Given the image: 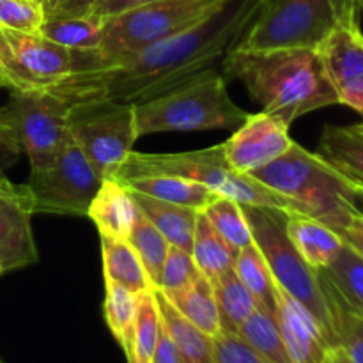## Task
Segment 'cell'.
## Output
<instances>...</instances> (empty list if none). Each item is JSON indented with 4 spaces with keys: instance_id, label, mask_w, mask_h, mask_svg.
<instances>
[{
    "instance_id": "1",
    "label": "cell",
    "mask_w": 363,
    "mask_h": 363,
    "mask_svg": "<svg viewBox=\"0 0 363 363\" xmlns=\"http://www.w3.org/2000/svg\"><path fill=\"white\" fill-rule=\"evenodd\" d=\"M262 0H227L195 27L116 62L74 71L53 94L69 105L87 99L147 101L208 71L240 43L261 9Z\"/></svg>"
},
{
    "instance_id": "2",
    "label": "cell",
    "mask_w": 363,
    "mask_h": 363,
    "mask_svg": "<svg viewBox=\"0 0 363 363\" xmlns=\"http://www.w3.org/2000/svg\"><path fill=\"white\" fill-rule=\"evenodd\" d=\"M222 67L227 82L240 80L262 112L279 117L287 126L315 110L339 105L314 48H233L223 57Z\"/></svg>"
},
{
    "instance_id": "3",
    "label": "cell",
    "mask_w": 363,
    "mask_h": 363,
    "mask_svg": "<svg viewBox=\"0 0 363 363\" xmlns=\"http://www.w3.org/2000/svg\"><path fill=\"white\" fill-rule=\"evenodd\" d=\"M252 176L289 199L296 213L319 220L339 236L358 213L351 181L318 152L296 142L286 155Z\"/></svg>"
},
{
    "instance_id": "4",
    "label": "cell",
    "mask_w": 363,
    "mask_h": 363,
    "mask_svg": "<svg viewBox=\"0 0 363 363\" xmlns=\"http://www.w3.org/2000/svg\"><path fill=\"white\" fill-rule=\"evenodd\" d=\"M152 174L183 176L204 184L216 195L229 197L241 206L273 208L296 213L293 202L255 179L252 174L236 172L223 156L222 144L186 152H137L131 151L117 172L116 179H130Z\"/></svg>"
},
{
    "instance_id": "5",
    "label": "cell",
    "mask_w": 363,
    "mask_h": 363,
    "mask_svg": "<svg viewBox=\"0 0 363 363\" xmlns=\"http://www.w3.org/2000/svg\"><path fill=\"white\" fill-rule=\"evenodd\" d=\"M133 110L138 138L163 131H234L248 117V112L230 99L227 80L216 69L137 103Z\"/></svg>"
},
{
    "instance_id": "6",
    "label": "cell",
    "mask_w": 363,
    "mask_h": 363,
    "mask_svg": "<svg viewBox=\"0 0 363 363\" xmlns=\"http://www.w3.org/2000/svg\"><path fill=\"white\" fill-rule=\"evenodd\" d=\"M227 0H152L105 20L99 66L126 59L155 43L195 27Z\"/></svg>"
},
{
    "instance_id": "7",
    "label": "cell",
    "mask_w": 363,
    "mask_h": 363,
    "mask_svg": "<svg viewBox=\"0 0 363 363\" xmlns=\"http://www.w3.org/2000/svg\"><path fill=\"white\" fill-rule=\"evenodd\" d=\"M252 229V238L264 255L277 286L303 305L321 325L326 339L337 346L333 321L323 291L319 273L303 261L286 233V211L273 208L243 206Z\"/></svg>"
},
{
    "instance_id": "8",
    "label": "cell",
    "mask_w": 363,
    "mask_h": 363,
    "mask_svg": "<svg viewBox=\"0 0 363 363\" xmlns=\"http://www.w3.org/2000/svg\"><path fill=\"white\" fill-rule=\"evenodd\" d=\"M357 0H262L257 16L234 48H314Z\"/></svg>"
},
{
    "instance_id": "9",
    "label": "cell",
    "mask_w": 363,
    "mask_h": 363,
    "mask_svg": "<svg viewBox=\"0 0 363 363\" xmlns=\"http://www.w3.org/2000/svg\"><path fill=\"white\" fill-rule=\"evenodd\" d=\"M69 133L103 181L116 179L138 140L131 103L87 99L71 105Z\"/></svg>"
},
{
    "instance_id": "10",
    "label": "cell",
    "mask_w": 363,
    "mask_h": 363,
    "mask_svg": "<svg viewBox=\"0 0 363 363\" xmlns=\"http://www.w3.org/2000/svg\"><path fill=\"white\" fill-rule=\"evenodd\" d=\"M77 69V50L43 34L0 27V85L9 92H50Z\"/></svg>"
},
{
    "instance_id": "11",
    "label": "cell",
    "mask_w": 363,
    "mask_h": 363,
    "mask_svg": "<svg viewBox=\"0 0 363 363\" xmlns=\"http://www.w3.org/2000/svg\"><path fill=\"white\" fill-rule=\"evenodd\" d=\"M30 172L53 165L64 145L71 140V105L53 92H11L6 105Z\"/></svg>"
},
{
    "instance_id": "12",
    "label": "cell",
    "mask_w": 363,
    "mask_h": 363,
    "mask_svg": "<svg viewBox=\"0 0 363 363\" xmlns=\"http://www.w3.org/2000/svg\"><path fill=\"white\" fill-rule=\"evenodd\" d=\"M101 183L92 163L71 138L53 165L41 172H30L25 184L34 199L35 213L87 216Z\"/></svg>"
},
{
    "instance_id": "13",
    "label": "cell",
    "mask_w": 363,
    "mask_h": 363,
    "mask_svg": "<svg viewBox=\"0 0 363 363\" xmlns=\"http://www.w3.org/2000/svg\"><path fill=\"white\" fill-rule=\"evenodd\" d=\"M318 52L339 105L363 116V30L358 0L347 7Z\"/></svg>"
},
{
    "instance_id": "14",
    "label": "cell",
    "mask_w": 363,
    "mask_h": 363,
    "mask_svg": "<svg viewBox=\"0 0 363 363\" xmlns=\"http://www.w3.org/2000/svg\"><path fill=\"white\" fill-rule=\"evenodd\" d=\"M289 128L266 112L248 113L245 123L222 144L223 156L236 172H257L289 151L294 144Z\"/></svg>"
},
{
    "instance_id": "15",
    "label": "cell",
    "mask_w": 363,
    "mask_h": 363,
    "mask_svg": "<svg viewBox=\"0 0 363 363\" xmlns=\"http://www.w3.org/2000/svg\"><path fill=\"white\" fill-rule=\"evenodd\" d=\"M34 215V199L27 184H0V266L6 272L39 261L32 233Z\"/></svg>"
},
{
    "instance_id": "16",
    "label": "cell",
    "mask_w": 363,
    "mask_h": 363,
    "mask_svg": "<svg viewBox=\"0 0 363 363\" xmlns=\"http://www.w3.org/2000/svg\"><path fill=\"white\" fill-rule=\"evenodd\" d=\"M273 318L294 363H323L333 346L326 339L321 325L303 305L279 286Z\"/></svg>"
},
{
    "instance_id": "17",
    "label": "cell",
    "mask_w": 363,
    "mask_h": 363,
    "mask_svg": "<svg viewBox=\"0 0 363 363\" xmlns=\"http://www.w3.org/2000/svg\"><path fill=\"white\" fill-rule=\"evenodd\" d=\"M138 211L140 209L133 195L121 181L105 179L89 206L87 216L96 225L99 236L128 240Z\"/></svg>"
},
{
    "instance_id": "18",
    "label": "cell",
    "mask_w": 363,
    "mask_h": 363,
    "mask_svg": "<svg viewBox=\"0 0 363 363\" xmlns=\"http://www.w3.org/2000/svg\"><path fill=\"white\" fill-rule=\"evenodd\" d=\"M286 233L312 269H326L342 252L344 240L319 220L300 213H286Z\"/></svg>"
},
{
    "instance_id": "19",
    "label": "cell",
    "mask_w": 363,
    "mask_h": 363,
    "mask_svg": "<svg viewBox=\"0 0 363 363\" xmlns=\"http://www.w3.org/2000/svg\"><path fill=\"white\" fill-rule=\"evenodd\" d=\"M121 183L130 191L149 195V197L170 202V204L186 206V208H194L197 211H202L209 202L218 197L204 184L183 176H172V174L130 177V179H123Z\"/></svg>"
},
{
    "instance_id": "20",
    "label": "cell",
    "mask_w": 363,
    "mask_h": 363,
    "mask_svg": "<svg viewBox=\"0 0 363 363\" xmlns=\"http://www.w3.org/2000/svg\"><path fill=\"white\" fill-rule=\"evenodd\" d=\"M138 209L145 215V218L162 233V236L172 247L183 248L190 252L194 247L195 225H197L199 211L186 206L170 204V202L158 201L149 195L131 191Z\"/></svg>"
},
{
    "instance_id": "21",
    "label": "cell",
    "mask_w": 363,
    "mask_h": 363,
    "mask_svg": "<svg viewBox=\"0 0 363 363\" xmlns=\"http://www.w3.org/2000/svg\"><path fill=\"white\" fill-rule=\"evenodd\" d=\"M318 155L344 176L363 183V123L325 126Z\"/></svg>"
},
{
    "instance_id": "22",
    "label": "cell",
    "mask_w": 363,
    "mask_h": 363,
    "mask_svg": "<svg viewBox=\"0 0 363 363\" xmlns=\"http://www.w3.org/2000/svg\"><path fill=\"white\" fill-rule=\"evenodd\" d=\"M163 294V293H162ZM165 296V294H163ZM170 303L174 305L177 312L183 315L186 321L197 326L206 335L216 337L222 333V325H220L218 307H216L215 289H213L211 280L206 279L204 275H199L188 287H184L179 293H174L165 296Z\"/></svg>"
},
{
    "instance_id": "23",
    "label": "cell",
    "mask_w": 363,
    "mask_h": 363,
    "mask_svg": "<svg viewBox=\"0 0 363 363\" xmlns=\"http://www.w3.org/2000/svg\"><path fill=\"white\" fill-rule=\"evenodd\" d=\"M99 238H101L103 275L106 282L117 284L133 294L155 289L137 252L128 243V240Z\"/></svg>"
},
{
    "instance_id": "24",
    "label": "cell",
    "mask_w": 363,
    "mask_h": 363,
    "mask_svg": "<svg viewBox=\"0 0 363 363\" xmlns=\"http://www.w3.org/2000/svg\"><path fill=\"white\" fill-rule=\"evenodd\" d=\"M156 300H158L162 323L167 333L176 344L177 351L183 357L184 363H215L213 357V337L206 335L204 332L191 325L174 308V305L155 289Z\"/></svg>"
},
{
    "instance_id": "25",
    "label": "cell",
    "mask_w": 363,
    "mask_h": 363,
    "mask_svg": "<svg viewBox=\"0 0 363 363\" xmlns=\"http://www.w3.org/2000/svg\"><path fill=\"white\" fill-rule=\"evenodd\" d=\"M236 254L238 252L216 233V229L206 218L204 213L199 211L194 247H191V255H194L199 272L208 280L215 282L218 277L234 268Z\"/></svg>"
},
{
    "instance_id": "26",
    "label": "cell",
    "mask_w": 363,
    "mask_h": 363,
    "mask_svg": "<svg viewBox=\"0 0 363 363\" xmlns=\"http://www.w3.org/2000/svg\"><path fill=\"white\" fill-rule=\"evenodd\" d=\"M135 319L131 332L130 350L126 351L128 362L152 363L160 332H162V314L155 289L142 291L135 294Z\"/></svg>"
},
{
    "instance_id": "27",
    "label": "cell",
    "mask_w": 363,
    "mask_h": 363,
    "mask_svg": "<svg viewBox=\"0 0 363 363\" xmlns=\"http://www.w3.org/2000/svg\"><path fill=\"white\" fill-rule=\"evenodd\" d=\"M105 18L96 14L85 16H50L39 34L69 50H99Z\"/></svg>"
},
{
    "instance_id": "28",
    "label": "cell",
    "mask_w": 363,
    "mask_h": 363,
    "mask_svg": "<svg viewBox=\"0 0 363 363\" xmlns=\"http://www.w3.org/2000/svg\"><path fill=\"white\" fill-rule=\"evenodd\" d=\"M233 269L238 279L243 282V286L255 298L257 307L261 311L268 312V314H275L277 282L257 245L252 243L248 247L241 248L236 254Z\"/></svg>"
},
{
    "instance_id": "29",
    "label": "cell",
    "mask_w": 363,
    "mask_h": 363,
    "mask_svg": "<svg viewBox=\"0 0 363 363\" xmlns=\"http://www.w3.org/2000/svg\"><path fill=\"white\" fill-rule=\"evenodd\" d=\"M213 289H215L222 332L240 333L245 321L259 308L255 298L243 286V282L238 279L234 269L218 277L213 282Z\"/></svg>"
},
{
    "instance_id": "30",
    "label": "cell",
    "mask_w": 363,
    "mask_h": 363,
    "mask_svg": "<svg viewBox=\"0 0 363 363\" xmlns=\"http://www.w3.org/2000/svg\"><path fill=\"white\" fill-rule=\"evenodd\" d=\"M330 280L346 305L363 315V257L344 245L339 257L326 269H319Z\"/></svg>"
},
{
    "instance_id": "31",
    "label": "cell",
    "mask_w": 363,
    "mask_h": 363,
    "mask_svg": "<svg viewBox=\"0 0 363 363\" xmlns=\"http://www.w3.org/2000/svg\"><path fill=\"white\" fill-rule=\"evenodd\" d=\"M202 213L211 222L216 233L236 252H240L241 248L254 243L250 223H248L247 215H245V208L240 202L218 195L215 201H211L202 209Z\"/></svg>"
},
{
    "instance_id": "32",
    "label": "cell",
    "mask_w": 363,
    "mask_h": 363,
    "mask_svg": "<svg viewBox=\"0 0 363 363\" xmlns=\"http://www.w3.org/2000/svg\"><path fill=\"white\" fill-rule=\"evenodd\" d=\"M238 335L247 340L266 362L269 363H294L287 351L286 342L280 335L275 318L268 312L257 311L245 321Z\"/></svg>"
},
{
    "instance_id": "33",
    "label": "cell",
    "mask_w": 363,
    "mask_h": 363,
    "mask_svg": "<svg viewBox=\"0 0 363 363\" xmlns=\"http://www.w3.org/2000/svg\"><path fill=\"white\" fill-rule=\"evenodd\" d=\"M128 243H130L131 247H133V250L137 252L138 259H140L142 266H144L152 287L158 286L160 273H162L163 262H165L167 255H169L170 243L162 236V233L145 218V215L142 211H138L133 229H131L130 236H128Z\"/></svg>"
},
{
    "instance_id": "34",
    "label": "cell",
    "mask_w": 363,
    "mask_h": 363,
    "mask_svg": "<svg viewBox=\"0 0 363 363\" xmlns=\"http://www.w3.org/2000/svg\"><path fill=\"white\" fill-rule=\"evenodd\" d=\"M135 294L124 287L105 280V301H103V315L113 339L119 342L126 353L131 344V332H133L135 319Z\"/></svg>"
},
{
    "instance_id": "35",
    "label": "cell",
    "mask_w": 363,
    "mask_h": 363,
    "mask_svg": "<svg viewBox=\"0 0 363 363\" xmlns=\"http://www.w3.org/2000/svg\"><path fill=\"white\" fill-rule=\"evenodd\" d=\"M199 275H201V272L195 264L194 255L183 248L170 245L169 255H167L162 273H160L158 286L155 289H158L165 296H170V294L179 293L184 287L190 286Z\"/></svg>"
},
{
    "instance_id": "36",
    "label": "cell",
    "mask_w": 363,
    "mask_h": 363,
    "mask_svg": "<svg viewBox=\"0 0 363 363\" xmlns=\"http://www.w3.org/2000/svg\"><path fill=\"white\" fill-rule=\"evenodd\" d=\"M46 20L41 0H0V27L39 34Z\"/></svg>"
},
{
    "instance_id": "37",
    "label": "cell",
    "mask_w": 363,
    "mask_h": 363,
    "mask_svg": "<svg viewBox=\"0 0 363 363\" xmlns=\"http://www.w3.org/2000/svg\"><path fill=\"white\" fill-rule=\"evenodd\" d=\"M215 363H269L238 333H218L213 337Z\"/></svg>"
},
{
    "instance_id": "38",
    "label": "cell",
    "mask_w": 363,
    "mask_h": 363,
    "mask_svg": "<svg viewBox=\"0 0 363 363\" xmlns=\"http://www.w3.org/2000/svg\"><path fill=\"white\" fill-rule=\"evenodd\" d=\"M21 152L20 140L6 106H0V184L7 179L6 169L13 165Z\"/></svg>"
},
{
    "instance_id": "39",
    "label": "cell",
    "mask_w": 363,
    "mask_h": 363,
    "mask_svg": "<svg viewBox=\"0 0 363 363\" xmlns=\"http://www.w3.org/2000/svg\"><path fill=\"white\" fill-rule=\"evenodd\" d=\"M46 18L50 16H85L91 14L96 0H41Z\"/></svg>"
},
{
    "instance_id": "40",
    "label": "cell",
    "mask_w": 363,
    "mask_h": 363,
    "mask_svg": "<svg viewBox=\"0 0 363 363\" xmlns=\"http://www.w3.org/2000/svg\"><path fill=\"white\" fill-rule=\"evenodd\" d=\"M152 2V0H96L94 7H92L91 14H96L99 18H110L116 14L124 13V11L135 9L138 6Z\"/></svg>"
},
{
    "instance_id": "41",
    "label": "cell",
    "mask_w": 363,
    "mask_h": 363,
    "mask_svg": "<svg viewBox=\"0 0 363 363\" xmlns=\"http://www.w3.org/2000/svg\"><path fill=\"white\" fill-rule=\"evenodd\" d=\"M152 363H184L183 357L177 351L176 344L170 339V335L167 333L165 326L162 323V332H160L158 344H156L155 357H152Z\"/></svg>"
},
{
    "instance_id": "42",
    "label": "cell",
    "mask_w": 363,
    "mask_h": 363,
    "mask_svg": "<svg viewBox=\"0 0 363 363\" xmlns=\"http://www.w3.org/2000/svg\"><path fill=\"white\" fill-rule=\"evenodd\" d=\"M340 238H342L347 247L353 248L357 254H360L363 257V216L360 213H357L351 218V222L344 227Z\"/></svg>"
},
{
    "instance_id": "43",
    "label": "cell",
    "mask_w": 363,
    "mask_h": 363,
    "mask_svg": "<svg viewBox=\"0 0 363 363\" xmlns=\"http://www.w3.org/2000/svg\"><path fill=\"white\" fill-rule=\"evenodd\" d=\"M323 363H354V362L347 357V353L342 350V347L333 346L330 347V351L326 353V358L323 360Z\"/></svg>"
},
{
    "instance_id": "44",
    "label": "cell",
    "mask_w": 363,
    "mask_h": 363,
    "mask_svg": "<svg viewBox=\"0 0 363 363\" xmlns=\"http://www.w3.org/2000/svg\"><path fill=\"white\" fill-rule=\"evenodd\" d=\"M347 177V176H346ZM347 179L351 181V184H353L354 188V199H357V209L358 213L363 216V184L360 183V181H354L351 179V177H347Z\"/></svg>"
},
{
    "instance_id": "45",
    "label": "cell",
    "mask_w": 363,
    "mask_h": 363,
    "mask_svg": "<svg viewBox=\"0 0 363 363\" xmlns=\"http://www.w3.org/2000/svg\"><path fill=\"white\" fill-rule=\"evenodd\" d=\"M358 6H360V11H363V0H358Z\"/></svg>"
},
{
    "instance_id": "46",
    "label": "cell",
    "mask_w": 363,
    "mask_h": 363,
    "mask_svg": "<svg viewBox=\"0 0 363 363\" xmlns=\"http://www.w3.org/2000/svg\"><path fill=\"white\" fill-rule=\"evenodd\" d=\"M4 273H6V269H4L2 266H0V275H4Z\"/></svg>"
},
{
    "instance_id": "47",
    "label": "cell",
    "mask_w": 363,
    "mask_h": 363,
    "mask_svg": "<svg viewBox=\"0 0 363 363\" xmlns=\"http://www.w3.org/2000/svg\"><path fill=\"white\" fill-rule=\"evenodd\" d=\"M128 363H137V362H128Z\"/></svg>"
},
{
    "instance_id": "48",
    "label": "cell",
    "mask_w": 363,
    "mask_h": 363,
    "mask_svg": "<svg viewBox=\"0 0 363 363\" xmlns=\"http://www.w3.org/2000/svg\"><path fill=\"white\" fill-rule=\"evenodd\" d=\"M354 181H357V179H354ZM360 183H362V181H360ZM362 184H363V183H362Z\"/></svg>"
},
{
    "instance_id": "49",
    "label": "cell",
    "mask_w": 363,
    "mask_h": 363,
    "mask_svg": "<svg viewBox=\"0 0 363 363\" xmlns=\"http://www.w3.org/2000/svg\"><path fill=\"white\" fill-rule=\"evenodd\" d=\"M0 89H2V85H0Z\"/></svg>"
},
{
    "instance_id": "50",
    "label": "cell",
    "mask_w": 363,
    "mask_h": 363,
    "mask_svg": "<svg viewBox=\"0 0 363 363\" xmlns=\"http://www.w3.org/2000/svg\"><path fill=\"white\" fill-rule=\"evenodd\" d=\"M0 363H2V360H0Z\"/></svg>"
}]
</instances>
